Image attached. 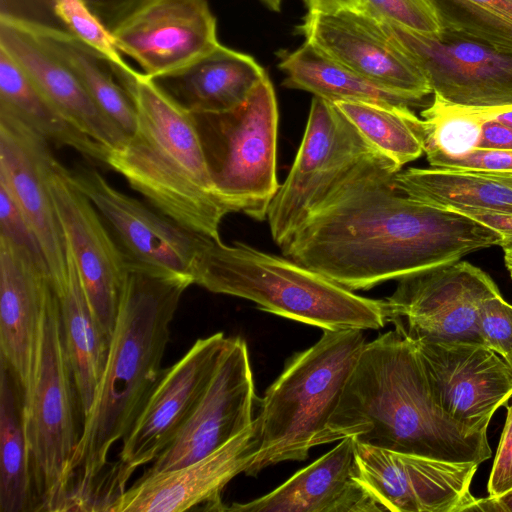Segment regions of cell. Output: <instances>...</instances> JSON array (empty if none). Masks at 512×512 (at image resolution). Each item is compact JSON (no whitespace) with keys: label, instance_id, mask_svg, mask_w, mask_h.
Returning <instances> with one entry per match:
<instances>
[{"label":"cell","instance_id":"1","mask_svg":"<svg viewBox=\"0 0 512 512\" xmlns=\"http://www.w3.org/2000/svg\"><path fill=\"white\" fill-rule=\"evenodd\" d=\"M400 170L382 153L364 158L280 247L283 255L355 291L501 246L491 228L397 190Z\"/></svg>","mask_w":512,"mask_h":512},{"label":"cell","instance_id":"2","mask_svg":"<svg viewBox=\"0 0 512 512\" xmlns=\"http://www.w3.org/2000/svg\"><path fill=\"white\" fill-rule=\"evenodd\" d=\"M191 277L127 268L106 366L70 467V510L102 511L111 448L133 427L163 374L170 324Z\"/></svg>","mask_w":512,"mask_h":512},{"label":"cell","instance_id":"3","mask_svg":"<svg viewBox=\"0 0 512 512\" xmlns=\"http://www.w3.org/2000/svg\"><path fill=\"white\" fill-rule=\"evenodd\" d=\"M346 437L450 462L480 465L492 455L487 433L459 424L437 405L417 345L399 327L365 344L315 446Z\"/></svg>","mask_w":512,"mask_h":512},{"label":"cell","instance_id":"4","mask_svg":"<svg viewBox=\"0 0 512 512\" xmlns=\"http://www.w3.org/2000/svg\"><path fill=\"white\" fill-rule=\"evenodd\" d=\"M124 88L136 108V127L122 147L108 152L106 165L160 213L220 240L230 211L217 195L195 115L142 72Z\"/></svg>","mask_w":512,"mask_h":512},{"label":"cell","instance_id":"5","mask_svg":"<svg viewBox=\"0 0 512 512\" xmlns=\"http://www.w3.org/2000/svg\"><path fill=\"white\" fill-rule=\"evenodd\" d=\"M195 284L244 298L259 309L323 330H377L388 321L386 300L355 294L287 258L236 242L209 238L199 255Z\"/></svg>","mask_w":512,"mask_h":512},{"label":"cell","instance_id":"6","mask_svg":"<svg viewBox=\"0 0 512 512\" xmlns=\"http://www.w3.org/2000/svg\"><path fill=\"white\" fill-rule=\"evenodd\" d=\"M366 343L363 330H323L314 345L288 363L260 401L259 450L246 475L308 457Z\"/></svg>","mask_w":512,"mask_h":512},{"label":"cell","instance_id":"7","mask_svg":"<svg viewBox=\"0 0 512 512\" xmlns=\"http://www.w3.org/2000/svg\"><path fill=\"white\" fill-rule=\"evenodd\" d=\"M23 412L35 512L69 511L70 467L82 411L54 288L43 315L33 374L24 390Z\"/></svg>","mask_w":512,"mask_h":512},{"label":"cell","instance_id":"8","mask_svg":"<svg viewBox=\"0 0 512 512\" xmlns=\"http://www.w3.org/2000/svg\"><path fill=\"white\" fill-rule=\"evenodd\" d=\"M218 197L230 212L262 221L280 185L277 180L278 108L265 78L239 107L194 114Z\"/></svg>","mask_w":512,"mask_h":512},{"label":"cell","instance_id":"9","mask_svg":"<svg viewBox=\"0 0 512 512\" xmlns=\"http://www.w3.org/2000/svg\"><path fill=\"white\" fill-rule=\"evenodd\" d=\"M376 152L332 102L314 96L294 163L268 208L274 242L281 247Z\"/></svg>","mask_w":512,"mask_h":512},{"label":"cell","instance_id":"10","mask_svg":"<svg viewBox=\"0 0 512 512\" xmlns=\"http://www.w3.org/2000/svg\"><path fill=\"white\" fill-rule=\"evenodd\" d=\"M232 339L222 332L198 339L180 360L163 371L122 440L119 460L110 473V504L124 492L137 469L153 462L174 441L205 394Z\"/></svg>","mask_w":512,"mask_h":512},{"label":"cell","instance_id":"11","mask_svg":"<svg viewBox=\"0 0 512 512\" xmlns=\"http://www.w3.org/2000/svg\"><path fill=\"white\" fill-rule=\"evenodd\" d=\"M500 294L482 269L459 260L399 279L386 298L388 321L414 341L481 343V303Z\"/></svg>","mask_w":512,"mask_h":512},{"label":"cell","instance_id":"12","mask_svg":"<svg viewBox=\"0 0 512 512\" xmlns=\"http://www.w3.org/2000/svg\"><path fill=\"white\" fill-rule=\"evenodd\" d=\"M70 174L75 186L101 215L127 268L194 280L199 255L210 237L182 227L117 190L95 169L80 167Z\"/></svg>","mask_w":512,"mask_h":512},{"label":"cell","instance_id":"13","mask_svg":"<svg viewBox=\"0 0 512 512\" xmlns=\"http://www.w3.org/2000/svg\"><path fill=\"white\" fill-rule=\"evenodd\" d=\"M382 23L423 71L434 95L469 107L512 105V53L445 28L429 35Z\"/></svg>","mask_w":512,"mask_h":512},{"label":"cell","instance_id":"14","mask_svg":"<svg viewBox=\"0 0 512 512\" xmlns=\"http://www.w3.org/2000/svg\"><path fill=\"white\" fill-rule=\"evenodd\" d=\"M360 481L384 511L464 512L476 501L470 487L478 464L450 462L356 441Z\"/></svg>","mask_w":512,"mask_h":512},{"label":"cell","instance_id":"15","mask_svg":"<svg viewBox=\"0 0 512 512\" xmlns=\"http://www.w3.org/2000/svg\"><path fill=\"white\" fill-rule=\"evenodd\" d=\"M48 187L90 308L111 340L127 273L125 259L99 212L56 158Z\"/></svg>","mask_w":512,"mask_h":512},{"label":"cell","instance_id":"16","mask_svg":"<svg viewBox=\"0 0 512 512\" xmlns=\"http://www.w3.org/2000/svg\"><path fill=\"white\" fill-rule=\"evenodd\" d=\"M296 31L331 59L417 104L433 93L416 62L382 21L366 12H308Z\"/></svg>","mask_w":512,"mask_h":512},{"label":"cell","instance_id":"17","mask_svg":"<svg viewBox=\"0 0 512 512\" xmlns=\"http://www.w3.org/2000/svg\"><path fill=\"white\" fill-rule=\"evenodd\" d=\"M259 404L247 344L233 338L194 412L142 476L178 469L215 452L253 424Z\"/></svg>","mask_w":512,"mask_h":512},{"label":"cell","instance_id":"18","mask_svg":"<svg viewBox=\"0 0 512 512\" xmlns=\"http://www.w3.org/2000/svg\"><path fill=\"white\" fill-rule=\"evenodd\" d=\"M437 405L450 418L487 433L497 409L512 396V368L481 343L415 341Z\"/></svg>","mask_w":512,"mask_h":512},{"label":"cell","instance_id":"19","mask_svg":"<svg viewBox=\"0 0 512 512\" xmlns=\"http://www.w3.org/2000/svg\"><path fill=\"white\" fill-rule=\"evenodd\" d=\"M49 142L0 108V183L9 190L35 234L55 291L68 275L67 243L48 187L55 159Z\"/></svg>","mask_w":512,"mask_h":512},{"label":"cell","instance_id":"20","mask_svg":"<svg viewBox=\"0 0 512 512\" xmlns=\"http://www.w3.org/2000/svg\"><path fill=\"white\" fill-rule=\"evenodd\" d=\"M112 35L118 50L151 79L187 66L220 44L207 0H151Z\"/></svg>","mask_w":512,"mask_h":512},{"label":"cell","instance_id":"21","mask_svg":"<svg viewBox=\"0 0 512 512\" xmlns=\"http://www.w3.org/2000/svg\"><path fill=\"white\" fill-rule=\"evenodd\" d=\"M259 450L258 422L208 456L178 469L141 476L109 505V512L226 511L225 486L245 473Z\"/></svg>","mask_w":512,"mask_h":512},{"label":"cell","instance_id":"22","mask_svg":"<svg viewBox=\"0 0 512 512\" xmlns=\"http://www.w3.org/2000/svg\"><path fill=\"white\" fill-rule=\"evenodd\" d=\"M53 288L44 260L0 236V358L13 369L24 390L33 374Z\"/></svg>","mask_w":512,"mask_h":512},{"label":"cell","instance_id":"23","mask_svg":"<svg viewBox=\"0 0 512 512\" xmlns=\"http://www.w3.org/2000/svg\"><path fill=\"white\" fill-rule=\"evenodd\" d=\"M0 50L78 130L108 151L124 145L128 135L101 110L74 73L24 24L0 18Z\"/></svg>","mask_w":512,"mask_h":512},{"label":"cell","instance_id":"24","mask_svg":"<svg viewBox=\"0 0 512 512\" xmlns=\"http://www.w3.org/2000/svg\"><path fill=\"white\" fill-rule=\"evenodd\" d=\"M237 512H380L359 478L356 439L346 437L330 451L270 493L246 503H234Z\"/></svg>","mask_w":512,"mask_h":512},{"label":"cell","instance_id":"25","mask_svg":"<svg viewBox=\"0 0 512 512\" xmlns=\"http://www.w3.org/2000/svg\"><path fill=\"white\" fill-rule=\"evenodd\" d=\"M267 77L252 56L219 44L187 66L152 80L191 113L208 114L239 107Z\"/></svg>","mask_w":512,"mask_h":512},{"label":"cell","instance_id":"26","mask_svg":"<svg viewBox=\"0 0 512 512\" xmlns=\"http://www.w3.org/2000/svg\"><path fill=\"white\" fill-rule=\"evenodd\" d=\"M68 275L56 291L65 346L84 417L101 381L110 339L96 320L87 300L76 264L67 247Z\"/></svg>","mask_w":512,"mask_h":512},{"label":"cell","instance_id":"27","mask_svg":"<svg viewBox=\"0 0 512 512\" xmlns=\"http://www.w3.org/2000/svg\"><path fill=\"white\" fill-rule=\"evenodd\" d=\"M279 68L285 73L283 86L300 89L330 102L364 101L389 105H418L412 99L377 84L316 47L304 42L293 52L281 51Z\"/></svg>","mask_w":512,"mask_h":512},{"label":"cell","instance_id":"28","mask_svg":"<svg viewBox=\"0 0 512 512\" xmlns=\"http://www.w3.org/2000/svg\"><path fill=\"white\" fill-rule=\"evenodd\" d=\"M22 24L74 73L111 120L128 136L134 132V102L105 57L66 30Z\"/></svg>","mask_w":512,"mask_h":512},{"label":"cell","instance_id":"29","mask_svg":"<svg viewBox=\"0 0 512 512\" xmlns=\"http://www.w3.org/2000/svg\"><path fill=\"white\" fill-rule=\"evenodd\" d=\"M24 388L0 358V511L35 512L24 426Z\"/></svg>","mask_w":512,"mask_h":512},{"label":"cell","instance_id":"30","mask_svg":"<svg viewBox=\"0 0 512 512\" xmlns=\"http://www.w3.org/2000/svg\"><path fill=\"white\" fill-rule=\"evenodd\" d=\"M0 108L20 118L50 144L69 147L106 165L109 151L73 126L2 50Z\"/></svg>","mask_w":512,"mask_h":512},{"label":"cell","instance_id":"31","mask_svg":"<svg viewBox=\"0 0 512 512\" xmlns=\"http://www.w3.org/2000/svg\"><path fill=\"white\" fill-rule=\"evenodd\" d=\"M394 185L403 194L440 208L512 212V189L474 172L411 167L395 175Z\"/></svg>","mask_w":512,"mask_h":512},{"label":"cell","instance_id":"32","mask_svg":"<svg viewBox=\"0 0 512 512\" xmlns=\"http://www.w3.org/2000/svg\"><path fill=\"white\" fill-rule=\"evenodd\" d=\"M333 104L373 148L400 169L424 153L423 120L409 106L364 101Z\"/></svg>","mask_w":512,"mask_h":512},{"label":"cell","instance_id":"33","mask_svg":"<svg viewBox=\"0 0 512 512\" xmlns=\"http://www.w3.org/2000/svg\"><path fill=\"white\" fill-rule=\"evenodd\" d=\"M488 108L457 105L434 95L431 105L421 112L424 153L459 157L478 148Z\"/></svg>","mask_w":512,"mask_h":512},{"label":"cell","instance_id":"34","mask_svg":"<svg viewBox=\"0 0 512 512\" xmlns=\"http://www.w3.org/2000/svg\"><path fill=\"white\" fill-rule=\"evenodd\" d=\"M445 29L512 53V0H431Z\"/></svg>","mask_w":512,"mask_h":512},{"label":"cell","instance_id":"35","mask_svg":"<svg viewBox=\"0 0 512 512\" xmlns=\"http://www.w3.org/2000/svg\"><path fill=\"white\" fill-rule=\"evenodd\" d=\"M54 8L64 29L105 57L116 76L134 69L124 60L113 35L81 0H54Z\"/></svg>","mask_w":512,"mask_h":512},{"label":"cell","instance_id":"36","mask_svg":"<svg viewBox=\"0 0 512 512\" xmlns=\"http://www.w3.org/2000/svg\"><path fill=\"white\" fill-rule=\"evenodd\" d=\"M363 12L374 18L429 34H440L444 27L431 0H360Z\"/></svg>","mask_w":512,"mask_h":512},{"label":"cell","instance_id":"37","mask_svg":"<svg viewBox=\"0 0 512 512\" xmlns=\"http://www.w3.org/2000/svg\"><path fill=\"white\" fill-rule=\"evenodd\" d=\"M477 327L483 345L504 359L512 352V305L501 293L481 303Z\"/></svg>","mask_w":512,"mask_h":512},{"label":"cell","instance_id":"38","mask_svg":"<svg viewBox=\"0 0 512 512\" xmlns=\"http://www.w3.org/2000/svg\"><path fill=\"white\" fill-rule=\"evenodd\" d=\"M432 167L469 172L512 174V150L476 148L459 157L441 154L426 155Z\"/></svg>","mask_w":512,"mask_h":512},{"label":"cell","instance_id":"39","mask_svg":"<svg viewBox=\"0 0 512 512\" xmlns=\"http://www.w3.org/2000/svg\"><path fill=\"white\" fill-rule=\"evenodd\" d=\"M0 236L26 248L35 257L46 262L35 234L13 196L2 183H0Z\"/></svg>","mask_w":512,"mask_h":512},{"label":"cell","instance_id":"40","mask_svg":"<svg viewBox=\"0 0 512 512\" xmlns=\"http://www.w3.org/2000/svg\"><path fill=\"white\" fill-rule=\"evenodd\" d=\"M0 18L65 30L55 13L54 0H0Z\"/></svg>","mask_w":512,"mask_h":512},{"label":"cell","instance_id":"41","mask_svg":"<svg viewBox=\"0 0 512 512\" xmlns=\"http://www.w3.org/2000/svg\"><path fill=\"white\" fill-rule=\"evenodd\" d=\"M489 496L497 497L512 489V405L500 437L496 456L488 481Z\"/></svg>","mask_w":512,"mask_h":512},{"label":"cell","instance_id":"42","mask_svg":"<svg viewBox=\"0 0 512 512\" xmlns=\"http://www.w3.org/2000/svg\"><path fill=\"white\" fill-rule=\"evenodd\" d=\"M113 34L151 0H81Z\"/></svg>","mask_w":512,"mask_h":512},{"label":"cell","instance_id":"43","mask_svg":"<svg viewBox=\"0 0 512 512\" xmlns=\"http://www.w3.org/2000/svg\"><path fill=\"white\" fill-rule=\"evenodd\" d=\"M450 210V209H449ZM496 231L502 238V245L512 243V212L480 209H452Z\"/></svg>","mask_w":512,"mask_h":512},{"label":"cell","instance_id":"44","mask_svg":"<svg viewBox=\"0 0 512 512\" xmlns=\"http://www.w3.org/2000/svg\"><path fill=\"white\" fill-rule=\"evenodd\" d=\"M479 148L512 150V127L493 120L484 122Z\"/></svg>","mask_w":512,"mask_h":512},{"label":"cell","instance_id":"45","mask_svg":"<svg viewBox=\"0 0 512 512\" xmlns=\"http://www.w3.org/2000/svg\"><path fill=\"white\" fill-rule=\"evenodd\" d=\"M308 12L334 14L345 10L363 11L360 0H304Z\"/></svg>","mask_w":512,"mask_h":512},{"label":"cell","instance_id":"46","mask_svg":"<svg viewBox=\"0 0 512 512\" xmlns=\"http://www.w3.org/2000/svg\"><path fill=\"white\" fill-rule=\"evenodd\" d=\"M469 511L512 512V489L497 497L476 499Z\"/></svg>","mask_w":512,"mask_h":512},{"label":"cell","instance_id":"47","mask_svg":"<svg viewBox=\"0 0 512 512\" xmlns=\"http://www.w3.org/2000/svg\"><path fill=\"white\" fill-rule=\"evenodd\" d=\"M489 120L512 127V105L489 107Z\"/></svg>","mask_w":512,"mask_h":512},{"label":"cell","instance_id":"48","mask_svg":"<svg viewBox=\"0 0 512 512\" xmlns=\"http://www.w3.org/2000/svg\"><path fill=\"white\" fill-rule=\"evenodd\" d=\"M488 178H491L512 189V174L493 173V172H474Z\"/></svg>","mask_w":512,"mask_h":512},{"label":"cell","instance_id":"49","mask_svg":"<svg viewBox=\"0 0 512 512\" xmlns=\"http://www.w3.org/2000/svg\"><path fill=\"white\" fill-rule=\"evenodd\" d=\"M504 252V263L510 277L512 278V243L501 246Z\"/></svg>","mask_w":512,"mask_h":512},{"label":"cell","instance_id":"50","mask_svg":"<svg viewBox=\"0 0 512 512\" xmlns=\"http://www.w3.org/2000/svg\"><path fill=\"white\" fill-rule=\"evenodd\" d=\"M268 7L270 10L279 12L281 9V1L282 0H260Z\"/></svg>","mask_w":512,"mask_h":512},{"label":"cell","instance_id":"51","mask_svg":"<svg viewBox=\"0 0 512 512\" xmlns=\"http://www.w3.org/2000/svg\"><path fill=\"white\" fill-rule=\"evenodd\" d=\"M510 367L512 368V352L505 358Z\"/></svg>","mask_w":512,"mask_h":512}]
</instances>
